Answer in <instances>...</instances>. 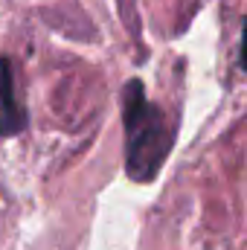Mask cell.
I'll use <instances>...</instances> for the list:
<instances>
[{"label":"cell","mask_w":247,"mask_h":250,"mask_svg":"<svg viewBox=\"0 0 247 250\" xmlns=\"http://www.w3.org/2000/svg\"><path fill=\"white\" fill-rule=\"evenodd\" d=\"M26 128V111L15 93V76L9 59H0V137H15Z\"/></svg>","instance_id":"2"},{"label":"cell","mask_w":247,"mask_h":250,"mask_svg":"<svg viewBox=\"0 0 247 250\" xmlns=\"http://www.w3.org/2000/svg\"><path fill=\"white\" fill-rule=\"evenodd\" d=\"M123 123H125V172L137 184H148L163 169L175 128L166 123L163 111L148 102L140 79H131L123 90Z\"/></svg>","instance_id":"1"}]
</instances>
